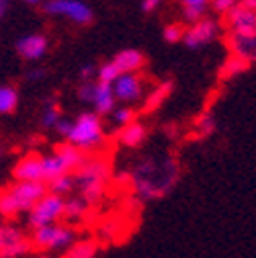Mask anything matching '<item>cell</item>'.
Wrapping results in <instances>:
<instances>
[{
    "instance_id": "cell-3",
    "label": "cell",
    "mask_w": 256,
    "mask_h": 258,
    "mask_svg": "<svg viewBox=\"0 0 256 258\" xmlns=\"http://www.w3.org/2000/svg\"><path fill=\"white\" fill-rule=\"evenodd\" d=\"M47 192L45 182H33V180H23L15 182L13 186L0 190V217L15 219L21 213H29L43 195Z\"/></svg>"
},
{
    "instance_id": "cell-25",
    "label": "cell",
    "mask_w": 256,
    "mask_h": 258,
    "mask_svg": "<svg viewBox=\"0 0 256 258\" xmlns=\"http://www.w3.org/2000/svg\"><path fill=\"white\" fill-rule=\"evenodd\" d=\"M246 68H248V63L244 59H240L236 55H230L228 61L223 63V68L219 70V74H221V78H234V76L246 72Z\"/></svg>"
},
{
    "instance_id": "cell-35",
    "label": "cell",
    "mask_w": 256,
    "mask_h": 258,
    "mask_svg": "<svg viewBox=\"0 0 256 258\" xmlns=\"http://www.w3.org/2000/svg\"><path fill=\"white\" fill-rule=\"evenodd\" d=\"M182 7H203L207 9V5L211 3V0H180Z\"/></svg>"
},
{
    "instance_id": "cell-34",
    "label": "cell",
    "mask_w": 256,
    "mask_h": 258,
    "mask_svg": "<svg viewBox=\"0 0 256 258\" xmlns=\"http://www.w3.org/2000/svg\"><path fill=\"white\" fill-rule=\"evenodd\" d=\"M160 5H162V0H142V11L144 13H154Z\"/></svg>"
},
{
    "instance_id": "cell-19",
    "label": "cell",
    "mask_w": 256,
    "mask_h": 258,
    "mask_svg": "<svg viewBox=\"0 0 256 258\" xmlns=\"http://www.w3.org/2000/svg\"><path fill=\"white\" fill-rule=\"evenodd\" d=\"M76 190V178L74 174H61L57 178H53L51 182H47V192H53V195H59L66 199L68 195Z\"/></svg>"
},
{
    "instance_id": "cell-11",
    "label": "cell",
    "mask_w": 256,
    "mask_h": 258,
    "mask_svg": "<svg viewBox=\"0 0 256 258\" xmlns=\"http://www.w3.org/2000/svg\"><path fill=\"white\" fill-rule=\"evenodd\" d=\"M226 27L230 33H254L256 31V11L238 3L226 15Z\"/></svg>"
},
{
    "instance_id": "cell-1",
    "label": "cell",
    "mask_w": 256,
    "mask_h": 258,
    "mask_svg": "<svg viewBox=\"0 0 256 258\" xmlns=\"http://www.w3.org/2000/svg\"><path fill=\"white\" fill-rule=\"evenodd\" d=\"M178 174L180 172L174 158H146L134 170V186L138 197L142 201H154L158 197H164L178 182Z\"/></svg>"
},
{
    "instance_id": "cell-39",
    "label": "cell",
    "mask_w": 256,
    "mask_h": 258,
    "mask_svg": "<svg viewBox=\"0 0 256 258\" xmlns=\"http://www.w3.org/2000/svg\"><path fill=\"white\" fill-rule=\"evenodd\" d=\"M35 258H53V256H49V254H39V256H35Z\"/></svg>"
},
{
    "instance_id": "cell-16",
    "label": "cell",
    "mask_w": 256,
    "mask_h": 258,
    "mask_svg": "<svg viewBox=\"0 0 256 258\" xmlns=\"http://www.w3.org/2000/svg\"><path fill=\"white\" fill-rule=\"evenodd\" d=\"M148 138V127L144 123H140L138 119L130 125H125L121 127V132H119V144L123 148H130V150H136L140 148Z\"/></svg>"
},
{
    "instance_id": "cell-21",
    "label": "cell",
    "mask_w": 256,
    "mask_h": 258,
    "mask_svg": "<svg viewBox=\"0 0 256 258\" xmlns=\"http://www.w3.org/2000/svg\"><path fill=\"white\" fill-rule=\"evenodd\" d=\"M88 207L90 205L82 197H70V199H66V203H63V217L68 221H80L88 213Z\"/></svg>"
},
{
    "instance_id": "cell-28",
    "label": "cell",
    "mask_w": 256,
    "mask_h": 258,
    "mask_svg": "<svg viewBox=\"0 0 256 258\" xmlns=\"http://www.w3.org/2000/svg\"><path fill=\"white\" fill-rule=\"evenodd\" d=\"M111 117H113V123H115V125L125 127V125H130V123L136 121V111H134L132 107H117V109L111 113Z\"/></svg>"
},
{
    "instance_id": "cell-13",
    "label": "cell",
    "mask_w": 256,
    "mask_h": 258,
    "mask_svg": "<svg viewBox=\"0 0 256 258\" xmlns=\"http://www.w3.org/2000/svg\"><path fill=\"white\" fill-rule=\"evenodd\" d=\"M47 49H49V41L41 33H29L17 41V53L27 61L41 59L47 53Z\"/></svg>"
},
{
    "instance_id": "cell-14",
    "label": "cell",
    "mask_w": 256,
    "mask_h": 258,
    "mask_svg": "<svg viewBox=\"0 0 256 258\" xmlns=\"http://www.w3.org/2000/svg\"><path fill=\"white\" fill-rule=\"evenodd\" d=\"M13 176L17 182L23 180H33V182H43L41 174V154H27L23 156L17 166L13 168Z\"/></svg>"
},
{
    "instance_id": "cell-6",
    "label": "cell",
    "mask_w": 256,
    "mask_h": 258,
    "mask_svg": "<svg viewBox=\"0 0 256 258\" xmlns=\"http://www.w3.org/2000/svg\"><path fill=\"white\" fill-rule=\"evenodd\" d=\"M63 203H66L63 197L53 195V192H45V195L29 209L27 225L31 230H37V228H43V225L59 223V219L63 217Z\"/></svg>"
},
{
    "instance_id": "cell-26",
    "label": "cell",
    "mask_w": 256,
    "mask_h": 258,
    "mask_svg": "<svg viewBox=\"0 0 256 258\" xmlns=\"http://www.w3.org/2000/svg\"><path fill=\"white\" fill-rule=\"evenodd\" d=\"M195 127H197V134L201 136V138H209L213 132H215V127H217V121H215V117H213V113H203L201 117H199V121L195 123Z\"/></svg>"
},
{
    "instance_id": "cell-33",
    "label": "cell",
    "mask_w": 256,
    "mask_h": 258,
    "mask_svg": "<svg viewBox=\"0 0 256 258\" xmlns=\"http://www.w3.org/2000/svg\"><path fill=\"white\" fill-rule=\"evenodd\" d=\"M47 76V70L45 68H31L25 72V78L31 80V82H37V80H43Z\"/></svg>"
},
{
    "instance_id": "cell-4",
    "label": "cell",
    "mask_w": 256,
    "mask_h": 258,
    "mask_svg": "<svg viewBox=\"0 0 256 258\" xmlns=\"http://www.w3.org/2000/svg\"><path fill=\"white\" fill-rule=\"evenodd\" d=\"M66 142L84 154L99 150L105 144V127L101 115L94 111H84L76 119H72V129L66 136Z\"/></svg>"
},
{
    "instance_id": "cell-5",
    "label": "cell",
    "mask_w": 256,
    "mask_h": 258,
    "mask_svg": "<svg viewBox=\"0 0 256 258\" xmlns=\"http://www.w3.org/2000/svg\"><path fill=\"white\" fill-rule=\"evenodd\" d=\"M74 240H76V232L66 223L43 225V228L33 230V234H31V238H29L31 248H37V250H43V252L66 250Z\"/></svg>"
},
{
    "instance_id": "cell-10",
    "label": "cell",
    "mask_w": 256,
    "mask_h": 258,
    "mask_svg": "<svg viewBox=\"0 0 256 258\" xmlns=\"http://www.w3.org/2000/svg\"><path fill=\"white\" fill-rule=\"evenodd\" d=\"M113 94L117 103H138L144 96V78L136 72V74H121L113 84Z\"/></svg>"
},
{
    "instance_id": "cell-18",
    "label": "cell",
    "mask_w": 256,
    "mask_h": 258,
    "mask_svg": "<svg viewBox=\"0 0 256 258\" xmlns=\"http://www.w3.org/2000/svg\"><path fill=\"white\" fill-rule=\"evenodd\" d=\"M99 242L92 238H76L66 250L61 258H97Z\"/></svg>"
},
{
    "instance_id": "cell-36",
    "label": "cell",
    "mask_w": 256,
    "mask_h": 258,
    "mask_svg": "<svg viewBox=\"0 0 256 258\" xmlns=\"http://www.w3.org/2000/svg\"><path fill=\"white\" fill-rule=\"evenodd\" d=\"M9 9H11V0H0V23L7 19Z\"/></svg>"
},
{
    "instance_id": "cell-40",
    "label": "cell",
    "mask_w": 256,
    "mask_h": 258,
    "mask_svg": "<svg viewBox=\"0 0 256 258\" xmlns=\"http://www.w3.org/2000/svg\"><path fill=\"white\" fill-rule=\"evenodd\" d=\"M0 158H3V150H0Z\"/></svg>"
},
{
    "instance_id": "cell-27",
    "label": "cell",
    "mask_w": 256,
    "mask_h": 258,
    "mask_svg": "<svg viewBox=\"0 0 256 258\" xmlns=\"http://www.w3.org/2000/svg\"><path fill=\"white\" fill-rule=\"evenodd\" d=\"M184 31H186L184 25H180V23H170V25L164 27L162 37H164L166 43H178V41H182V37H184Z\"/></svg>"
},
{
    "instance_id": "cell-15",
    "label": "cell",
    "mask_w": 256,
    "mask_h": 258,
    "mask_svg": "<svg viewBox=\"0 0 256 258\" xmlns=\"http://www.w3.org/2000/svg\"><path fill=\"white\" fill-rule=\"evenodd\" d=\"M115 66L119 68L121 74H136L144 68V63H146V57L140 49H121L115 57Z\"/></svg>"
},
{
    "instance_id": "cell-20",
    "label": "cell",
    "mask_w": 256,
    "mask_h": 258,
    "mask_svg": "<svg viewBox=\"0 0 256 258\" xmlns=\"http://www.w3.org/2000/svg\"><path fill=\"white\" fill-rule=\"evenodd\" d=\"M19 107V90L15 86H0V115H11Z\"/></svg>"
},
{
    "instance_id": "cell-31",
    "label": "cell",
    "mask_w": 256,
    "mask_h": 258,
    "mask_svg": "<svg viewBox=\"0 0 256 258\" xmlns=\"http://www.w3.org/2000/svg\"><path fill=\"white\" fill-rule=\"evenodd\" d=\"M78 78L82 82H90L92 78H97V66H92V63H84V66L78 70Z\"/></svg>"
},
{
    "instance_id": "cell-37",
    "label": "cell",
    "mask_w": 256,
    "mask_h": 258,
    "mask_svg": "<svg viewBox=\"0 0 256 258\" xmlns=\"http://www.w3.org/2000/svg\"><path fill=\"white\" fill-rule=\"evenodd\" d=\"M240 5H244V7H248V9H254L256 11V0H238Z\"/></svg>"
},
{
    "instance_id": "cell-7",
    "label": "cell",
    "mask_w": 256,
    "mask_h": 258,
    "mask_svg": "<svg viewBox=\"0 0 256 258\" xmlns=\"http://www.w3.org/2000/svg\"><path fill=\"white\" fill-rule=\"evenodd\" d=\"M78 99L82 103H90L94 107L97 115H111L117 109V99L113 94L111 84H101V82H82L78 88Z\"/></svg>"
},
{
    "instance_id": "cell-29",
    "label": "cell",
    "mask_w": 256,
    "mask_h": 258,
    "mask_svg": "<svg viewBox=\"0 0 256 258\" xmlns=\"http://www.w3.org/2000/svg\"><path fill=\"white\" fill-rule=\"evenodd\" d=\"M205 11L207 9H203V7H182V19L188 25H193V23H197L205 17Z\"/></svg>"
},
{
    "instance_id": "cell-17",
    "label": "cell",
    "mask_w": 256,
    "mask_h": 258,
    "mask_svg": "<svg viewBox=\"0 0 256 258\" xmlns=\"http://www.w3.org/2000/svg\"><path fill=\"white\" fill-rule=\"evenodd\" d=\"M41 174H43V182L47 184L61 174H72V172L63 164V160L57 156V152L53 150L51 154H41Z\"/></svg>"
},
{
    "instance_id": "cell-23",
    "label": "cell",
    "mask_w": 256,
    "mask_h": 258,
    "mask_svg": "<svg viewBox=\"0 0 256 258\" xmlns=\"http://www.w3.org/2000/svg\"><path fill=\"white\" fill-rule=\"evenodd\" d=\"M170 90H172V82H162L160 86H156V88L152 90V94L148 96V101H146V111L158 109L160 105H162V103L168 99Z\"/></svg>"
},
{
    "instance_id": "cell-8",
    "label": "cell",
    "mask_w": 256,
    "mask_h": 258,
    "mask_svg": "<svg viewBox=\"0 0 256 258\" xmlns=\"http://www.w3.org/2000/svg\"><path fill=\"white\" fill-rule=\"evenodd\" d=\"M43 13L49 17H61L76 25H90L92 23V9L84 5L82 0H43Z\"/></svg>"
},
{
    "instance_id": "cell-9",
    "label": "cell",
    "mask_w": 256,
    "mask_h": 258,
    "mask_svg": "<svg viewBox=\"0 0 256 258\" xmlns=\"http://www.w3.org/2000/svg\"><path fill=\"white\" fill-rule=\"evenodd\" d=\"M217 35H219V23L213 21V19L203 17L201 21L188 25V29L184 31L182 43L188 49H201V47L209 45Z\"/></svg>"
},
{
    "instance_id": "cell-2",
    "label": "cell",
    "mask_w": 256,
    "mask_h": 258,
    "mask_svg": "<svg viewBox=\"0 0 256 258\" xmlns=\"http://www.w3.org/2000/svg\"><path fill=\"white\" fill-rule=\"evenodd\" d=\"M111 168L99 156H86L82 166L74 172L76 188L88 205H97L105 197V186L109 182Z\"/></svg>"
},
{
    "instance_id": "cell-24",
    "label": "cell",
    "mask_w": 256,
    "mask_h": 258,
    "mask_svg": "<svg viewBox=\"0 0 256 258\" xmlns=\"http://www.w3.org/2000/svg\"><path fill=\"white\" fill-rule=\"evenodd\" d=\"M119 76H121V72H119V68L115 66L113 59L103 61L101 66H97V82H101V84H113Z\"/></svg>"
},
{
    "instance_id": "cell-30",
    "label": "cell",
    "mask_w": 256,
    "mask_h": 258,
    "mask_svg": "<svg viewBox=\"0 0 256 258\" xmlns=\"http://www.w3.org/2000/svg\"><path fill=\"white\" fill-rule=\"evenodd\" d=\"M213 7L215 13H221V15H228L236 5H238V0H211L209 3Z\"/></svg>"
},
{
    "instance_id": "cell-38",
    "label": "cell",
    "mask_w": 256,
    "mask_h": 258,
    "mask_svg": "<svg viewBox=\"0 0 256 258\" xmlns=\"http://www.w3.org/2000/svg\"><path fill=\"white\" fill-rule=\"evenodd\" d=\"M23 3H27V5H41L43 0H23Z\"/></svg>"
},
{
    "instance_id": "cell-22",
    "label": "cell",
    "mask_w": 256,
    "mask_h": 258,
    "mask_svg": "<svg viewBox=\"0 0 256 258\" xmlns=\"http://www.w3.org/2000/svg\"><path fill=\"white\" fill-rule=\"evenodd\" d=\"M61 119V111L57 107V103L53 99H47L43 103V109H41V117H39V123L43 129H53L55 123Z\"/></svg>"
},
{
    "instance_id": "cell-32",
    "label": "cell",
    "mask_w": 256,
    "mask_h": 258,
    "mask_svg": "<svg viewBox=\"0 0 256 258\" xmlns=\"http://www.w3.org/2000/svg\"><path fill=\"white\" fill-rule=\"evenodd\" d=\"M53 129H55V132H57L63 140H66V136L70 134V129H72V119H63V117H61V119L55 123V127H53Z\"/></svg>"
},
{
    "instance_id": "cell-12",
    "label": "cell",
    "mask_w": 256,
    "mask_h": 258,
    "mask_svg": "<svg viewBox=\"0 0 256 258\" xmlns=\"http://www.w3.org/2000/svg\"><path fill=\"white\" fill-rule=\"evenodd\" d=\"M228 49L232 55L244 59L248 66L256 63V31L254 33H230Z\"/></svg>"
}]
</instances>
